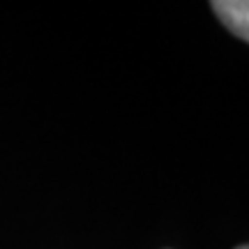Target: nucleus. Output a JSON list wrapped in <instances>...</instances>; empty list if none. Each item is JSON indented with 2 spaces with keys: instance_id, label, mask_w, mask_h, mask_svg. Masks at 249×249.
<instances>
[{
  "instance_id": "f257e3e1",
  "label": "nucleus",
  "mask_w": 249,
  "mask_h": 249,
  "mask_svg": "<svg viewBox=\"0 0 249 249\" xmlns=\"http://www.w3.org/2000/svg\"><path fill=\"white\" fill-rule=\"evenodd\" d=\"M210 7L229 33L249 42V0H214Z\"/></svg>"
},
{
  "instance_id": "f03ea898",
  "label": "nucleus",
  "mask_w": 249,
  "mask_h": 249,
  "mask_svg": "<svg viewBox=\"0 0 249 249\" xmlns=\"http://www.w3.org/2000/svg\"><path fill=\"white\" fill-rule=\"evenodd\" d=\"M235 249H249V245H240V247H235Z\"/></svg>"
}]
</instances>
